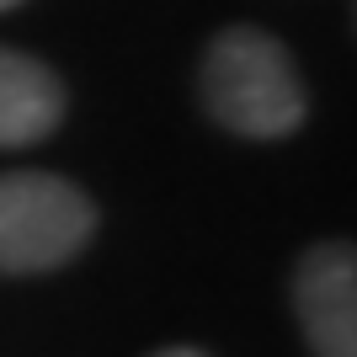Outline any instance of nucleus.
Masks as SVG:
<instances>
[{"label": "nucleus", "instance_id": "5", "mask_svg": "<svg viewBox=\"0 0 357 357\" xmlns=\"http://www.w3.org/2000/svg\"><path fill=\"white\" fill-rule=\"evenodd\" d=\"M155 357H208V352H203V347H160Z\"/></svg>", "mask_w": 357, "mask_h": 357}, {"label": "nucleus", "instance_id": "1", "mask_svg": "<svg viewBox=\"0 0 357 357\" xmlns=\"http://www.w3.org/2000/svg\"><path fill=\"white\" fill-rule=\"evenodd\" d=\"M197 91L208 118L240 139H288L310 112L294 54L261 27H224L203 54Z\"/></svg>", "mask_w": 357, "mask_h": 357}, {"label": "nucleus", "instance_id": "3", "mask_svg": "<svg viewBox=\"0 0 357 357\" xmlns=\"http://www.w3.org/2000/svg\"><path fill=\"white\" fill-rule=\"evenodd\" d=\"M294 314L314 357H357V245L326 240L298 256Z\"/></svg>", "mask_w": 357, "mask_h": 357}, {"label": "nucleus", "instance_id": "6", "mask_svg": "<svg viewBox=\"0 0 357 357\" xmlns=\"http://www.w3.org/2000/svg\"><path fill=\"white\" fill-rule=\"evenodd\" d=\"M11 6H22V0H0V11H11Z\"/></svg>", "mask_w": 357, "mask_h": 357}, {"label": "nucleus", "instance_id": "2", "mask_svg": "<svg viewBox=\"0 0 357 357\" xmlns=\"http://www.w3.org/2000/svg\"><path fill=\"white\" fill-rule=\"evenodd\" d=\"M96 203L59 171H6L0 176V272L32 278L54 272L91 245Z\"/></svg>", "mask_w": 357, "mask_h": 357}, {"label": "nucleus", "instance_id": "4", "mask_svg": "<svg viewBox=\"0 0 357 357\" xmlns=\"http://www.w3.org/2000/svg\"><path fill=\"white\" fill-rule=\"evenodd\" d=\"M64 118V80L22 48H0V149L38 144Z\"/></svg>", "mask_w": 357, "mask_h": 357}]
</instances>
